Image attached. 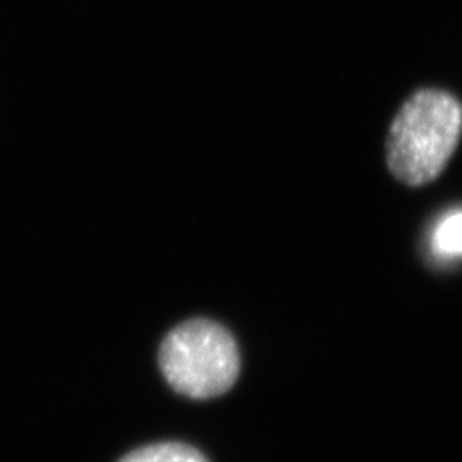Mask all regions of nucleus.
Returning a JSON list of instances; mask_svg holds the SVG:
<instances>
[{
  "label": "nucleus",
  "mask_w": 462,
  "mask_h": 462,
  "mask_svg": "<svg viewBox=\"0 0 462 462\" xmlns=\"http://www.w3.org/2000/svg\"><path fill=\"white\" fill-rule=\"evenodd\" d=\"M462 105L442 89H421L406 99L387 137V165L399 182H433L459 146Z\"/></svg>",
  "instance_id": "obj_1"
},
{
  "label": "nucleus",
  "mask_w": 462,
  "mask_h": 462,
  "mask_svg": "<svg viewBox=\"0 0 462 462\" xmlns=\"http://www.w3.org/2000/svg\"><path fill=\"white\" fill-rule=\"evenodd\" d=\"M158 362L171 389L190 399L223 396L240 375V351L230 330L202 317L166 334Z\"/></svg>",
  "instance_id": "obj_2"
},
{
  "label": "nucleus",
  "mask_w": 462,
  "mask_h": 462,
  "mask_svg": "<svg viewBox=\"0 0 462 462\" xmlns=\"http://www.w3.org/2000/svg\"><path fill=\"white\" fill-rule=\"evenodd\" d=\"M120 462H209L198 448L180 442H163L141 447L127 454Z\"/></svg>",
  "instance_id": "obj_3"
},
{
  "label": "nucleus",
  "mask_w": 462,
  "mask_h": 462,
  "mask_svg": "<svg viewBox=\"0 0 462 462\" xmlns=\"http://www.w3.org/2000/svg\"><path fill=\"white\" fill-rule=\"evenodd\" d=\"M431 250L444 257H462V211L444 216L431 233Z\"/></svg>",
  "instance_id": "obj_4"
}]
</instances>
